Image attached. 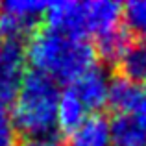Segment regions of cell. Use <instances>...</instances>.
<instances>
[{
	"label": "cell",
	"instance_id": "5bb4252c",
	"mask_svg": "<svg viewBox=\"0 0 146 146\" xmlns=\"http://www.w3.org/2000/svg\"><path fill=\"white\" fill-rule=\"evenodd\" d=\"M122 17L126 19L129 32H135L146 39V0H131L124 6Z\"/></svg>",
	"mask_w": 146,
	"mask_h": 146
},
{
	"label": "cell",
	"instance_id": "277c9868",
	"mask_svg": "<svg viewBox=\"0 0 146 146\" xmlns=\"http://www.w3.org/2000/svg\"><path fill=\"white\" fill-rule=\"evenodd\" d=\"M26 46L19 39H6L0 56V102H13L19 91L22 78H24L26 65Z\"/></svg>",
	"mask_w": 146,
	"mask_h": 146
},
{
	"label": "cell",
	"instance_id": "5b68a950",
	"mask_svg": "<svg viewBox=\"0 0 146 146\" xmlns=\"http://www.w3.org/2000/svg\"><path fill=\"white\" fill-rule=\"evenodd\" d=\"M48 26L63 33L76 37H85L87 33V7L85 2L76 0H57L48 2L46 15Z\"/></svg>",
	"mask_w": 146,
	"mask_h": 146
},
{
	"label": "cell",
	"instance_id": "8fae6325",
	"mask_svg": "<svg viewBox=\"0 0 146 146\" xmlns=\"http://www.w3.org/2000/svg\"><path fill=\"white\" fill-rule=\"evenodd\" d=\"M122 78L146 87V39L131 41L129 48L118 61Z\"/></svg>",
	"mask_w": 146,
	"mask_h": 146
},
{
	"label": "cell",
	"instance_id": "9c48e42d",
	"mask_svg": "<svg viewBox=\"0 0 146 146\" xmlns=\"http://www.w3.org/2000/svg\"><path fill=\"white\" fill-rule=\"evenodd\" d=\"M113 146H146V128L131 115H118L111 120Z\"/></svg>",
	"mask_w": 146,
	"mask_h": 146
},
{
	"label": "cell",
	"instance_id": "30bf717a",
	"mask_svg": "<svg viewBox=\"0 0 146 146\" xmlns=\"http://www.w3.org/2000/svg\"><path fill=\"white\" fill-rule=\"evenodd\" d=\"M89 109L83 106V102L80 100V96L74 93L72 87L65 89L61 93L59 98V107H57V126L63 131L70 133L89 117Z\"/></svg>",
	"mask_w": 146,
	"mask_h": 146
},
{
	"label": "cell",
	"instance_id": "3957f363",
	"mask_svg": "<svg viewBox=\"0 0 146 146\" xmlns=\"http://www.w3.org/2000/svg\"><path fill=\"white\" fill-rule=\"evenodd\" d=\"M48 2L39 0H4L0 2V32L7 39H19L32 32L46 15Z\"/></svg>",
	"mask_w": 146,
	"mask_h": 146
},
{
	"label": "cell",
	"instance_id": "7c38bea8",
	"mask_svg": "<svg viewBox=\"0 0 146 146\" xmlns=\"http://www.w3.org/2000/svg\"><path fill=\"white\" fill-rule=\"evenodd\" d=\"M131 44V37H129V30L124 28H115L109 32L102 33L96 37V56H100L104 61L109 63H117L122 59V56L126 54V50Z\"/></svg>",
	"mask_w": 146,
	"mask_h": 146
},
{
	"label": "cell",
	"instance_id": "7a4b0ae2",
	"mask_svg": "<svg viewBox=\"0 0 146 146\" xmlns=\"http://www.w3.org/2000/svg\"><path fill=\"white\" fill-rule=\"evenodd\" d=\"M59 98L61 93L54 78L35 68L26 72L11 107L17 131L28 135V139L52 137V131L57 128Z\"/></svg>",
	"mask_w": 146,
	"mask_h": 146
},
{
	"label": "cell",
	"instance_id": "8992f818",
	"mask_svg": "<svg viewBox=\"0 0 146 146\" xmlns=\"http://www.w3.org/2000/svg\"><path fill=\"white\" fill-rule=\"evenodd\" d=\"M109 85L111 80L102 67L94 65L87 72H83L76 82H72V89L83 102L89 111H96L104 107L109 98Z\"/></svg>",
	"mask_w": 146,
	"mask_h": 146
},
{
	"label": "cell",
	"instance_id": "9a60e30c",
	"mask_svg": "<svg viewBox=\"0 0 146 146\" xmlns=\"http://www.w3.org/2000/svg\"><path fill=\"white\" fill-rule=\"evenodd\" d=\"M15 141H17V126L7 106L0 102V146H15Z\"/></svg>",
	"mask_w": 146,
	"mask_h": 146
},
{
	"label": "cell",
	"instance_id": "52a82bcc",
	"mask_svg": "<svg viewBox=\"0 0 146 146\" xmlns=\"http://www.w3.org/2000/svg\"><path fill=\"white\" fill-rule=\"evenodd\" d=\"M87 7V33L102 35L109 30L118 28L124 13V6L113 0H91L85 2Z\"/></svg>",
	"mask_w": 146,
	"mask_h": 146
},
{
	"label": "cell",
	"instance_id": "ba28073f",
	"mask_svg": "<svg viewBox=\"0 0 146 146\" xmlns=\"http://www.w3.org/2000/svg\"><path fill=\"white\" fill-rule=\"evenodd\" d=\"M67 146H111V122L102 115H89L74 131Z\"/></svg>",
	"mask_w": 146,
	"mask_h": 146
},
{
	"label": "cell",
	"instance_id": "4fadbf2b",
	"mask_svg": "<svg viewBox=\"0 0 146 146\" xmlns=\"http://www.w3.org/2000/svg\"><path fill=\"white\" fill-rule=\"evenodd\" d=\"M141 87L137 83L128 82L126 78H115L111 80L109 85V98L107 104L113 107L115 111H118V115H129L137 102V96L141 93Z\"/></svg>",
	"mask_w": 146,
	"mask_h": 146
},
{
	"label": "cell",
	"instance_id": "2e32d148",
	"mask_svg": "<svg viewBox=\"0 0 146 146\" xmlns=\"http://www.w3.org/2000/svg\"><path fill=\"white\" fill-rule=\"evenodd\" d=\"M131 117H135L137 120L146 128V87H141V93L137 96V102L131 109Z\"/></svg>",
	"mask_w": 146,
	"mask_h": 146
},
{
	"label": "cell",
	"instance_id": "e0dca14e",
	"mask_svg": "<svg viewBox=\"0 0 146 146\" xmlns=\"http://www.w3.org/2000/svg\"><path fill=\"white\" fill-rule=\"evenodd\" d=\"M17 146H61L57 139L54 137H33V139H26Z\"/></svg>",
	"mask_w": 146,
	"mask_h": 146
},
{
	"label": "cell",
	"instance_id": "6da1fadb",
	"mask_svg": "<svg viewBox=\"0 0 146 146\" xmlns=\"http://www.w3.org/2000/svg\"><path fill=\"white\" fill-rule=\"evenodd\" d=\"M26 59L33 68L63 82H76L96 65V48L85 39L56 28L33 30L26 44Z\"/></svg>",
	"mask_w": 146,
	"mask_h": 146
},
{
	"label": "cell",
	"instance_id": "ac0fdd59",
	"mask_svg": "<svg viewBox=\"0 0 146 146\" xmlns=\"http://www.w3.org/2000/svg\"><path fill=\"white\" fill-rule=\"evenodd\" d=\"M4 43H6V37H4V33L0 32V56H2V48H4Z\"/></svg>",
	"mask_w": 146,
	"mask_h": 146
}]
</instances>
